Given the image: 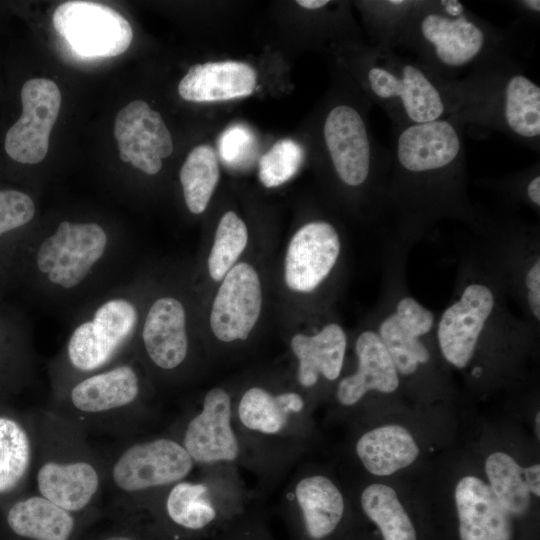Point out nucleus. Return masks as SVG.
<instances>
[{
	"instance_id": "15",
	"label": "nucleus",
	"mask_w": 540,
	"mask_h": 540,
	"mask_svg": "<svg viewBox=\"0 0 540 540\" xmlns=\"http://www.w3.org/2000/svg\"><path fill=\"white\" fill-rule=\"evenodd\" d=\"M210 313V327L223 342L245 340L262 306L259 276L250 264L236 263L221 280Z\"/></svg>"
},
{
	"instance_id": "12",
	"label": "nucleus",
	"mask_w": 540,
	"mask_h": 540,
	"mask_svg": "<svg viewBox=\"0 0 540 540\" xmlns=\"http://www.w3.org/2000/svg\"><path fill=\"white\" fill-rule=\"evenodd\" d=\"M497 306L496 292L488 282L472 280L462 288L437 323L438 345L447 362L459 369L468 365Z\"/></svg>"
},
{
	"instance_id": "20",
	"label": "nucleus",
	"mask_w": 540,
	"mask_h": 540,
	"mask_svg": "<svg viewBox=\"0 0 540 540\" xmlns=\"http://www.w3.org/2000/svg\"><path fill=\"white\" fill-rule=\"evenodd\" d=\"M358 368L337 387V399L345 405L357 403L367 392L392 393L399 386L398 371L378 333L366 330L355 343Z\"/></svg>"
},
{
	"instance_id": "16",
	"label": "nucleus",
	"mask_w": 540,
	"mask_h": 540,
	"mask_svg": "<svg viewBox=\"0 0 540 540\" xmlns=\"http://www.w3.org/2000/svg\"><path fill=\"white\" fill-rule=\"evenodd\" d=\"M341 252L337 229L329 222L306 223L291 238L284 266L286 285L293 291L309 293L331 273Z\"/></svg>"
},
{
	"instance_id": "9",
	"label": "nucleus",
	"mask_w": 540,
	"mask_h": 540,
	"mask_svg": "<svg viewBox=\"0 0 540 540\" xmlns=\"http://www.w3.org/2000/svg\"><path fill=\"white\" fill-rule=\"evenodd\" d=\"M322 138L337 179L350 189H370L383 207L390 149L377 146L361 110L346 102L333 105L325 115Z\"/></svg>"
},
{
	"instance_id": "22",
	"label": "nucleus",
	"mask_w": 540,
	"mask_h": 540,
	"mask_svg": "<svg viewBox=\"0 0 540 540\" xmlns=\"http://www.w3.org/2000/svg\"><path fill=\"white\" fill-rule=\"evenodd\" d=\"M346 345V333L337 323H329L313 335H294L291 349L299 361V383L312 387L319 375L336 380L343 367Z\"/></svg>"
},
{
	"instance_id": "6",
	"label": "nucleus",
	"mask_w": 540,
	"mask_h": 540,
	"mask_svg": "<svg viewBox=\"0 0 540 540\" xmlns=\"http://www.w3.org/2000/svg\"><path fill=\"white\" fill-rule=\"evenodd\" d=\"M366 94L393 122L405 127L449 118L455 108L450 81L394 49L370 47L358 58Z\"/></svg>"
},
{
	"instance_id": "3",
	"label": "nucleus",
	"mask_w": 540,
	"mask_h": 540,
	"mask_svg": "<svg viewBox=\"0 0 540 540\" xmlns=\"http://www.w3.org/2000/svg\"><path fill=\"white\" fill-rule=\"evenodd\" d=\"M117 245L97 222L62 220L44 237L26 240L12 265L8 289L24 287L57 297L84 292L112 261Z\"/></svg>"
},
{
	"instance_id": "26",
	"label": "nucleus",
	"mask_w": 540,
	"mask_h": 540,
	"mask_svg": "<svg viewBox=\"0 0 540 540\" xmlns=\"http://www.w3.org/2000/svg\"><path fill=\"white\" fill-rule=\"evenodd\" d=\"M36 214L33 198L15 188H0V297L8 288L15 258L30 237L28 229Z\"/></svg>"
},
{
	"instance_id": "27",
	"label": "nucleus",
	"mask_w": 540,
	"mask_h": 540,
	"mask_svg": "<svg viewBox=\"0 0 540 540\" xmlns=\"http://www.w3.org/2000/svg\"><path fill=\"white\" fill-rule=\"evenodd\" d=\"M32 355L20 312L0 297V393L18 389L28 379Z\"/></svg>"
},
{
	"instance_id": "44",
	"label": "nucleus",
	"mask_w": 540,
	"mask_h": 540,
	"mask_svg": "<svg viewBox=\"0 0 540 540\" xmlns=\"http://www.w3.org/2000/svg\"><path fill=\"white\" fill-rule=\"evenodd\" d=\"M539 419H540V414L537 413V416H536V424H537V435H538V437H539V426H540Z\"/></svg>"
},
{
	"instance_id": "37",
	"label": "nucleus",
	"mask_w": 540,
	"mask_h": 540,
	"mask_svg": "<svg viewBox=\"0 0 540 540\" xmlns=\"http://www.w3.org/2000/svg\"><path fill=\"white\" fill-rule=\"evenodd\" d=\"M521 198L526 204L539 211L540 208V170L539 162L529 168L500 181Z\"/></svg>"
},
{
	"instance_id": "36",
	"label": "nucleus",
	"mask_w": 540,
	"mask_h": 540,
	"mask_svg": "<svg viewBox=\"0 0 540 540\" xmlns=\"http://www.w3.org/2000/svg\"><path fill=\"white\" fill-rule=\"evenodd\" d=\"M257 142L246 126L236 124L226 129L219 139V153L226 165L245 167L255 157Z\"/></svg>"
},
{
	"instance_id": "32",
	"label": "nucleus",
	"mask_w": 540,
	"mask_h": 540,
	"mask_svg": "<svg viewBox=\"0 0 540 540\" xmlns=\"http://www.w3.org/2000/svg\"><path fill=\"white\" fill-rule=\"evenodd\" d=\"M522 467L504 452L491 454L485 464L490 487L505 509L516 519L530 509L531 496L522 476Z\"/></svg>"
},
{
	"instance_id": "18",
	"label": "nucleus",
	"mask_w": 540,
	"mask_h": 540,
	"mask_svg": "<svg viewBox=\"0 0 540 540\" xmlns=\"http://www.w3.org/2000/svg\"><path fill=\"white\" fill-rule=\"evenodd\" d=\"M435 326L434 313L412 296H403L380 322L376 331L398 373L414 374L430 353L421 338Z\"/></svg>"
},
{
	"instance_id": "42",
	"label": "nucleus",
	"mask_w": 540,
	"mask_h": 540,
	"mask_svg": "<svg viewBox=\"0 0 540 540\" xmlns=\"http://www.w3.org/2000/svg\"><path fill=\"white\" fill-rule=\"evenodd\" d=\"M232 536L233 537H227L221 540H254L253 538H248L245 532H240Z\"/></svg>"
},
{
	"instance_id": "19",
	"label": "nucleus",
	"mask_w": 540,
	"mask_h": 540,
	"mask_svg": "<svg viewBox=\"0 0 540 540\" xmlns=\"http://www.w3.org/2000/svg\"><path fill=\"white\" fill-rule=\"evenodd\" d=\"M194 463L233 461L239 444L231 427V399L222 388L210 389L201 411L190 419L182 443Z\"/></svg>"
},
{
	"instance_id": "21",
	"label": "nucleus",
	"mask_w": 540,
	"mask_h": 540,
	"mask_svg": "<svg viewBox=\"0 0 540 540\" xmlns=\"http://www.w3.org/2000/svg\"><path fill=\"white\" fill-rule=\"evenodd\" d=\"M256 87V72L238 61L196 64L178 85L179 95L190 102L226 101L251 95Z\"/></svg>"
},
{
	"instance_id": "10",
	"label": "nucleus",
	"mask_w": 540,
	"mask_h": 540,
	"mask_svg": "<svg viewBox=\"0 0 540 540\" xmlns=\"http://www.w3.org/2000/svg\"><path fill=\"white\" fill-rule=\"evenodd\" d=\"M193 465L186 449L174 439L134 442L105 462V484L117 496L136 498L184 480Z\"/></svg>"
},
{
	"instance_id": "2",
	"label": "nucleus",
	"mask_w": 540,
	"mask_h": 540,
	"mask_svg": "<svg viewBox=\"0 0 540 540\" xmlns=\"http://www.w3.org/2000/svg\"><path fill=\"white\" fill-rule=\"evenodd\" d=\"M398 47L445 80L516 60L511 33L458 0H418Z\"/></svg>"
},
{
	"instance_id": "38",
	"label": "nucleus",
	"mask_w": 540,
	"mask_h": 540,
	"mask_svg": "<svg viewBox=\"0 0 540 540\" xmlns=\"http://www.w3.org/2000/svg\"><path fill=\"white\" fill-rule=\"evenodd\" d=\"M523 285L530 314L538 323L540 320V259L538 255L534 256L530 265L527 266Z\"/></svg>"
},
{
	"instance_id": "31",
	"label": "nucleus",
	"mask_w": 540,
	"mask_h": 540,
	"mask_svg": "<svg viewBox=\"0 0 540 540\" xmlns=\"http://www.w3.org/2000/svg\"><path fill=\"white\" fill-rule=\"evenodd\" d=\"M220 175L214 149L199 145L192 149L180 170V183L188 210L203 213L212 197Z\"/></svg>"
},
{
	"instance_id": "24",
	"label": "nucleus",
	"mask_w": 540,
	"mask_h": 540,
	"mask_svg": "<svg viewBox=\"0 0 540 540\" xmlns=\"http://www.w3.org/2000/svg\"><path fill=\"white\" fill-rule=\"evenodd\" d=\"M35 439L28 422L0 412V496L22 488L34 468Z\"/></svg>"
},
{
	"instance_id": "39",
	"label": "nucleus",
	"mask_w": 540,
	"mask_h": 540,
	"mask_svg": "<svg viewBox=\"0 0 540 540\" xmlns=\"http://www.w3.org/2000/svg\"><path fill=\"white\" fill-rule=\"evenodd\" d=\"M511 7L521 17L530 20L534 23L539 22L540 17V1L539 0H517L512 1Z\"/></svg>"
},
{
	"instance_id": "41",
	"label": "nucleus",
	"mask_w": 540,
	"mask_h": 540,
	"mask_svg": "<svg viewBox=\"0 0 540 540\" xmlns=\"http://www.w3.org/2000/svg\"><path fill=\"white\" fill-rule=\"evenodd\" d=\"M328 0H299L296 1L298 5L307 9V10H316L324 7L328 4Z\"/></svg>"
},
{
	"instance_id": "8",
	"label": "nucleus",
	"mask_w": 540,
	"mask_h": 540,
	"mask_svg": "<svg viewBox=\"0 0 540 540\" xmlns=\"http://www.w3.org/2000/svg\"><path fill=\"white\" fill-rule=\"evenodd\" d=\"M143 393L136 365L122 360L80 377L53 394L49 408L87 434L125 433Z\"/></svg>"
},
{
	"instance_id": "29",
	"label": "nucleus",
	"mask_w": 540,
	"mask_h": 540,
	"mask_svg": "<svg viewBox=\"0 0 540 540\" xmlns=\"http://www.w3.org/2000/svg\"><path fill=\"white\" fill-rule=\"evenodd\" d=\"M164 512L172 525L190 533L205 532L218 521V511L208 496L207 486L186 480L169 486Z\"/></svg>"
},
{
	"instance_id": "43",
	"label": "nucleus",
	"mask_w": 540,
	"mask_h": 540,
	"mask_svg": "<svg viewBox=\"0 0 540 540\" xmlns=\"http://www.w3.org/2000/svg\"><path fill=\"white\" fill-rule=\"evenodd\" d=\"M101 540H137V539L130 536H126V535H113V536H108Z\"/></svg>"
},
{
	"instance_id": "4",
	"label": "nucleus",
	"mask_w": 540,
	"mask_h": 540,
	"mask_svg": "<svg viewBox=\"0 0 540 540\" xmlns=\"http://www.w3.org/2000/svg\"><path fill=\"white\" fill-rule=\"evenodd\" d=\"M515 60L451 80L455 108L448 118L461 128L473 126L534 150L540 148V87Z\"/></svg>"
},
{
	"instance_id": "1",
	"label": "nucleus",
	"mask_w": 540,
	"mask_h": 540,
	"mask_svg": "<svg viewBox=\"0 0 540 540\" xmlns=\"http://www.w3.org/2000/svg\"><path fill=\"white\" fill-rule=\"evenodd\" d=\"M383 207L406 231L443 217L476 220L466 190L462 128L447 119L394 127Z\"/></svg>"
},
{
	"instance_id": "35",
	"label": "nucleus",
	"mask_w": 540,
	"mask_h": 540,
	"mask_svg": "<svg viewBox=\"0 0 540 540\" xmlns=\"http://www.w3.org/2000/svg\"><path fill=\"white\" fill-rule=\"evenodd\" d=\"M304 160L303 148L294 140L277 141L259 161V179L267 188L282 185L299 170Z\"/></svg>"
},
{
	"instance_id": "40",
	"label": "nucleus",
	"mask_w": 540,
	"mask_h": 540,
	"mask_svg": "<svg viewBox=\"0 0 540 540\" xmlns=\"http://www.w3.org/2000/svg\"><path fill=\"white\" fill-rule=\"evenodd\" d=\"M524 483L530 493L540 496V465L535 464L522 469Z\"/></svg>"
},
{
	"instance_id": "25",
	"label": "nucleus",
	"mask_w": 540,
	"mask_h": 540,
	"mask_svg": "<svg viewBox=\"0 0 540 540\" xmlns=\"http://www.w3.org/2000/svg\"><path fill=\"white\" fill-rule=\"evenodd\" d=\"M356 451L364 467L377 476H387L411 465L419 454L410 432L392 424L363 434Z\"/></svg>"
},
{
	"instance_id": "14",
	"label": "nucleus",
	"mask_w": 540,
	"mask_h": 540,
	"mask_svg": "<svg viewBox=\"0 0 540 540\" xmlns=\"http://www.w3.org/2000/svg\"><path fill=\"white\" fill-rule=\"evenodd\" d=\"M120 159L148 175L157 174L173 151L172 136L161 115L145 101L134 100L115 118Z\"/></svg>"
},
{
	"instance_id": "33",
	"label": "nucleus",
	"mask_w": 540,
	"mask_h": 540,
	"mask_svg": "<svg viewBox=\"0 0 540 540\" xmlns=\"http://www.w3.org/2000/svg\"><path fill=\"white\" fill-rule=\"evenodd\" d=\"M418 0H376L361 2L375 46L395 49L416 8Z\"/></svg>"
},
{
	"instance_id": "30",
	"label": "nucleus",
	"mask_w": 540,
	"mask_h": 540,
	"mask_svg": "<svg viewBox=\"0 0 540 540\" xmlns=\"http://www.w3.org/2000/svg\"><path fill=\"white\" fill-rule=\"evenodd\" d=\"M303 407L302 397L295 392L273 395L263 388L253 387L243 394L238 414L248 429L276 434L284 428L289 415L300 412Z\"/></svg>"
},
{
	"instance_id": "17",
	"label": "nucleus",
	"mask_w": 540,
	"mask_h": 540,
	"mask_svg": "<svg viewBox=\"0 0 540 540\" xmlns=\"http://www.w3.org/2000/svg\"><path fill=\"white\" fill-rule=\"evenodd\" d=\"M138 331L144 355L157 369L170 372L186 360L189 351L187 314L179 299L170 295L156 298Z\"/></svg>"
},
{
	"instance_id": "11",
	"label": "nucleus",
	"mask_w": 540,
	"mask_h": 540,
	"mask_svg": "<svg viewBox=\"0 0 540 540\" xmlns=\"http://www.w3.org/2000/svg\"><path fill=\"white\" fill-rule=\"evenodd\" d=\"M57 33L79 54L115 57L124 53L133 39L129 22L111 7L91 1H67L54 11Z\"/></svg>"
},
{
	"instance_id": "23",
	"label": "nucleus",
	"mask_w": 540,
	"mask_h": 540,
	"mask_svg": "<svg viewBox=\"0 0 540 540\" xmlns=\"http://www.w3.org/2000/svg\"><path fill=\"white\" fill-rule=\"evenodd\" d=\"M6 521L14 534L27 540H70L76 528L75 513L38 493L11 504Z\"/></svg>"
},
{
	"instance_id": "28",
	"label": "nucleus",
	"mask_w": 540,
	"mask_h": 540,
	"mask_svg": "<svg viewBox=\"0 0 540 540\" xmlns=\"http://www.w3.org/2000/svg\"><path fill=\"white\" fill-rule=\"evenodd\" d=\"M360 504L380 540H420L414 520L393 488L384 484L369 485L362 492Z\"/></svg>"
},
{
	"instance_id": "7",
	"label": "nucleus",
	"mask_w": 540,
	"mask_h": 540,
	"mask_svg": "<svg viewBox=\"0 0 540 540\" xmlns=\"http://www.w3.org/2000/svg\"><path fill=\"white\" fill-rule=\"evenodd\" d=\"M126 289L108 293L75 324L52 368L53 394L70 382L126 359L140 325Z\"/></svg>"
},
{
	"instance_id": "34",
	"label": "nucleus",
	"mask_w": 540,
	"mask_h": 540,
	"mask_svg": "<svg viewBox=\"0 0 540 540\" xmlns=\"http://www.w3.org/2000/svg\"><path fill=\"white\" fill-rule=\"evenodd\" d=\"M247 242L248 231L243 220L233 211L226 212L218 223L208 257V272L213 280L224 278L236 264Z\"/></svg>"
},
{
	"instance_id": "5",
	"label": "nucleus",
	"mask_w": 540,
	"mask_h": 540,
	"mask_svg": "<svg viewBox=\"0 0 540 540\" xmlns=\"http://www.w3.org/2000/svg\"><path fill=\"white\" fill-rule=\"evenodd\" d=\"M30 417L37 493L72 513L85 511L101 495L105 461L86 432L51 409L37 410Z\"/></svg>"
},
{
	"instance_id": "13",
	"label": "nucleus",
	"mask_w": 540,
	"mask_h": 540,
	"mask_svg": "<svg viewBox=\"0 0 540 540\" xmlns=\"http://www.w3.org/2000/svg\"><path fill=\"white\" fill-rule=\"evenodd\" d=\"M22 113L4 140L8 156L20 164L41 162L49 148V137L61 107L57 84L47 78H33L21 89Z\"/></svg>"
}]
</instances>
